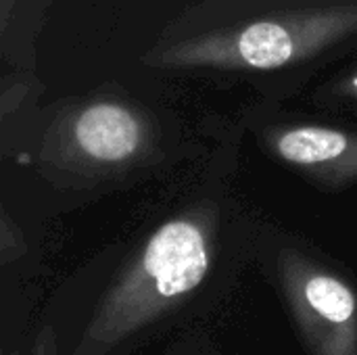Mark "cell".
Returning a JSON list of instances; mask_svg holds the SVG:
<instances>
[{"instance_id": "3957f363", "label": "cell", "mask_w": 357, "mask_h": 355, "mask_svg": "<svg viewBox=\"0 0 357 355\" xmlns=\"http://www.w3.org/2000/svg\"><path fill=\"white\" fill-rule=\"evenodd\" d=\"M77 149L98 163H123L132 159L144 140L140 117L119 103H94L73 123Z\"/></svg>"}, {"instance_id": "7a4b0ae2", "label": "cell", "mask_w": 357, "mask_h": 355, "mask_svg": "<svg viewBox=\"0 0 357 355\" xmlns=\"http://www.w3.org/2000/svg\"><path fill=\"white\" fill-rule=\"evenodd\" d=\"M207 243L203 230L188 220L161 226L142 255V272L163 297L192 291L207 272Z\"/></svg>"}, {"instance_id": "5b68a950", "label": "cell", "mask_w": 357, "mask_h": 355, "mask_svg": "<svg viewBox=\"0 0 357 355\" xmlns=\"http://www.w3.org/2000/svg\"><path fill=\"white\" fill-rule=\"evenodd\" d=\"M305 299L310 305L331 322H345L354 316V295L345 285L331 276H314L305 285Z\"/></svg>"}, {"instance_id": "277c9868", "label": "cell", "mask_w": 357, "mask_h": 355, "mask_svg": "<svg viewBox=\"0 0 357 355\" xmlns=\"http://www.w3.org/2000/svg\"><path fill=\"white\" fill-rule=\"evenodd\" d=\"M274 149L278 157L299 167L331 176H357V138L333 128H291L276 136Z\"/></svg>"}, {"instance_id": "8992f818", "label": "cell", "mask_w": 357, "mask_h": 355, "mask_svg": "<svg viewBox=\"0 0 357 355\" xmlns=\"http://www.w3.org/2000/svg\"><path fill=\"white\" fill-rule=\"evenodd\" d=\"M6 8H8V0H2V19H6Z\"/></svg>"}, {"instance_id": "6da1fadb", "label": "cell", "mask_w": 357, "mask_h": 355, "mask_svg": "<svg viewBox=\"0 0 357 355\" xmlns=\"http://www.w3.org/2000/svg\"><path fill=\"white\" fill-rule=\"evenodd\" d=\"M357 31V2L261 19L249 25L178 42L153 59L167 67L280 69Z\"/></svg>"}, {"instance_id": "52a82bcc", "label": "cell", "mask_w": 357, "mask_h": 355, "mask_svg": "<svg viewBox=\"0 0 357 355\" xmlns=\"http://www.w3.org/2000/svg\"><path fill=\"white\" fill-rule=\"evenodd\" d=\"M351 90H354V94L357 96V75L351 80Z\"/></svg>"}]
</instances>
